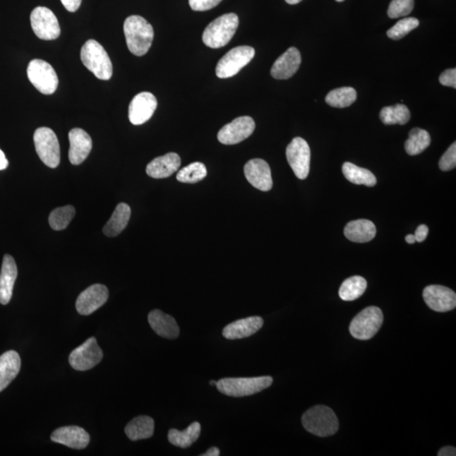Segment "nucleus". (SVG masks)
<instances>
[{
    "label": "nucleus",
    "instance_id": "1",
    "mask_svg": "<svg viewBox=\"0 0 456 456\" xmlns=\"http://www.w3.org/2000/svg\"><path fill=\"white\" fill-rule=\"evenodd\" d=\"M124 32L128 50L136 56H143L152 47L154 40L152 25L140 16H131L124 21Z\"/></svg>",
    "mask_w": 456,
    "mask_h": 456
},
{
    "label": "nucleus",
    "instance_id": "2",
    "mask_svg": "<svg viewBox=\"0 0 456 456\" xmlns=\"http://www.w3.org/2000/svg\"><path fill=\"white\" fill-rule=\"evenodd\" d=\"M302 424L308 432L318 437L332 436L339 429L337 415L331 408L326 406L311 408L303 415Z\"/></svg>",
    "mask_w": 456,
    "mask_h": 456
},
{
    "label": "nucleus",
    "instance_id": "3",
    "mask_svg": "<svg viewBox=\"0 0 456 456\" xmlns=\"http://www.w3.org/2000/svg\"><path fill=\"white\" fill-rule=\"evenodd\" d=\"M270 376L253 378H226L217 381V387L222 394L232 397H244L255 395L272 385Z\"/></svg>",
    "mask_w": 456,
    "mask_h": 456
},
{
    "label": "nucleus",
    "instance_id": "4",
    "mask_svg": "<svg viewBox=\"0 0 456 456\" xmlns=\"http://www.w3.org/2000/svg\"><path fill=\"white\" fill-rule=\"evenodd\" d=\"M239 24V16L234 13L218 17L206 27L202 40L210 49H220L234 37Z\"/></svg>",
    "mask_w": 456,
    "mask_h": 456
},
{
    "label": "nucleus",
    "instance_id": "5",
    "mask_svg": "<svg viewBox=\"0 0 456 456\" xmlns=\"http://www.w3.org/2000/svg\"><path fill=\"white\" fill-rule=\"evenodd\" d=\"M84 66L99 80H109L113 76V64L107 51L98 42L88 40L80 51Z\"/></svg>",
    "mask_w": 456,
    "mask_h": 456
},
{
    "label": "nucleus",
    "instance_id": "6",
    "mask_svg": "<svg viewBox=\"0 0 456 456\" xmlns=\"http://www.w3.org/2000/svg\"><path fill=\"white\" fill-rule=\"evenodd\" d=\"M384 321L381 309L378 307H368L361 311L351 322L350 333L355 339L366 341L371 339L380 329Z\"/></svg>",
    "mask_w": 456,
    "mask_h": 456
},
{
    "label": "nucleus",
    "instance_id": "7",
    "mask_svg": "<svg viewBox=\"0 0 456 456\" xmlns=\"http://www.w3.org/2000/svg\"><path fill=\"white\" fill-rule=\"evenodd\" d=\"M255 55L256 51L252 47H234L219 60L216 68L217 76L218 78L227 79L236 76L244 67L251 63Z\"/></svg>",
    "mask_w": 456,
    "mask_h": 456
},
{
    "label": "nucleus",
    "instance_id": "8",
    "mask_svg": "<svg viewBox=\"0 0 456 456\" xmlns=\"http://www.w3.org/2000/svg\"><path fill=\"white\" fill-rule=\"evenodd\" d=\"M33 140L41 161L51 169H56L60 162V148L55 133L49 128L42 127L34 133Z\"/></svg>",
    "mask_w": 456,
    "mask_h": 456
},
{
    "label": "nucleus",
    "instance_id": "9",
    "mask_svg": "<svg viewBox=\"0 0 456 456\" xmlns=\"http://www.w3.org/2000/svg\"><path fill=\"white\" fill-rule=\"evenodd\" d=\"M28 76L34 87L42 94H53L58 88V76L51 64L44 60H32L28 64Z\"/></svg>",
    "mask_w": 456,
    "mask_h": 456
},
{
    "label": "nucleus",
    "instance_id": "10",
    "mask_svg": "<svg viewBox=\"0 0 456 456\" xmlns=\"http://www.w3.org/2000/svg\"><path fill=\"white\" fill-rule=\"evenodd\" d=\"M287 159L296 177L307 179L311 169V148L303 138L296 137L287 148Z\"/></svg>",
    "mask_w": 456,
    "mask_h": 456
},
{
    "label": "nucleus",
    "instance_id": "11",
    "mask_svg": "<svg viewBox=\"0 0 456 456\" xmlns=\"http://www.w3.org/2000/svg\"><path fill=\"white\" fill-rule=\"evenodd\" d=\"M31 24L34 33L42 40H55L60 36L59 20L54 12L46 7H37L31 14Z\"/></svg>",
    "mask_w": 456,
    "mask_h": 456
},
{
    "label": "nucleus",
    "instance_id": "12",
    "mask_svg": "<svg viewBox=\"0 0 456 456\" xmlns=\"http://www.w3.org/2000/svg\"><path fill=\"white\" fill-rule=\"evenodd\" d=\"M102 359L103 352L98 346L97 339L91 337L71 352L68 362L73 368L87 371L100 363Z\"/></svg>",
    "mask_w": 456,
    "mask_h": 456
},
{
    "label": "nucleus",
    "instance_id": "13",
    "mask_svg": "<svg viewBox=\"0 0 456 456\" xmlns=\"http://www.w3.org/2000/svg\"><path fill=\"white\" fill-rule=\"evenodd\" d=\"M256 130V123L248 116L236 118L222 128L217 139L223 145H236L251 136Z\"/></svg>",
    "mask_w": 456,
    "mask_h": 456
},
{
    "label": "nucleus",
    "instance_id": "14",
    "mask_svg": "<svg viewBox=\"0 0 456 456\" xmlns=\"http://www.w3.org/2000/svg\"><path fill=\"white\" fill-rule=\"evenodd\" d=\"M109 292L102 284H95L81 292L76 300V309L81 316L92 315L104 305L109 299Z\"/></svg>",
    "mask_w": 456,
    "mask_h": 456
},
{
    "label": "nucleus",
    "instance_id": "15",
    "mask_svg": "<svg viewBox=\"0 0 456 456\" xmlns=\"http://www.w3.org/2000/svg\"><path fill=\"white\" fill-rule=\"evenodd\" d=\"M424 299L432 311L440 313L453 311L456 307V294L450 288L440 285L425 287Z\"/></svg>",
    "mask_w": 456,
    "mask_h": 456
},
{
    "label": "nucleus",
    "instance_id": "16",
    "mask_svg": "<svg viewBox=\"0 0 456 456\" xmlns=\"http://www.w3.org/2000/svg\"><path fill=\"white\" fill-rule=\"evenodd\" d=\"M157 107V100L152 93L140 92L132 99L128 107V119L134 126H140L152 117Z\"/></svg>",
    "mask_w": 456,
    "mask_h": 456
},
{
    "label": "nucleus",
    "instance_id": "17",
    "mask_svg": "<svg viewBox=\"0 0 456 456\" xmlns=\"http://www.w3.org/2000/svg\"><path fill=\"white\" fill-rule=\"evenodd\" d=\"M244 175L252 186L261 191L272 188V171L268 162L262 159H252L244 166Z\"/></svg>",
    "mask_w": 456,
    "mask_h": 456
},
{
    "label": "nucleus",
    "instance_id": "18",
    "mask_svg": "<svg viewBox=\"0 0 456 456\" xmlns=\"http://www.w3.org/2000/svg\"><path fill=\"white\" fill-rule=\"evenodd\" d=\"M51 440L68 448L83 450L89 445L90 436L84 428L78 426H67L54 430L51 434Z\"/></svg>",
    "mask_w": 456,
    "mask_h": 456
},
{
    "label": "nucleus",
    "instance_id": "19",
    "mask_svg": "<svg viewBox=\"0 0 456 456\" xmlns=\"http://www.w3.org/2000/svg\"><path fill=\"white\" fill-rule=\"evenodd\" d=\"M70 150L68 159L73 165H80L89 156L92 149V140L83 128H75L68 133Z\"/></svg>",
    "mask_w": 456,
    "mask_h": 456
},
{
    "label": "nucleus",
    "instance_id": "20",
    "mask_svg": "<svg viewBox=\"0 0 456 456\" xmlns=\"http://www.w3.org/2000/svg\"><path fill=\"white\" fill-rule=\"evenodd\" d=\"M302 58L299 49L290 47L275 60L270 75L277 80H287L299 71Z\"/></svg>",
    "mask_w": 456,
    "mask_h": 456
},
{
    "label": "nucleus",
    "instance_id": "21",
    "mask_svg": "<svg viewBox=\"0 0 456 456\" xmlns=\"http://www.w3.org/2000/svg\"><path fill=\"white\" fill-rule=\"evenodd\" d=\"M181 166V159L177 153L170 152L153 159L146 167V174L153 179H166L173 175Z\"/></svg>",
    "mask_w": 456,
    "mask_h": 456
},
{
    "label": "nucleus",
    "instance_id": "22",
    "mask_svg": "<svg viewBox=\"0 0 456 456\" xmlns=\"http://www.w3.org/2000/svg\"><path fill=\"white\" fill-rule=\"evenodd\" d=\"M17 275L18 270L14 258L10 255L4 256L0 272V304L6 305L10 303Z\"/></svg>",
    "mask_w": 456,
    "mask_h": 456
},
{
    "label": "nucleus",
    "instance_id": "23",
    "mask_svg": "<svg viewBox=\"0 0 456 456\" xmlns=\"http://www.w3.org/2000/svg\"><path fill=\"white\" fill-rule=\"evenodd\" d=\"M264 325L261 317L253 316L245 318L231 323L223 329L222 335L226 339H243L255 335Z\"/></svg>",
    "mask_w": 456,
    "mask_h": 456
},
{
    "label": "nucleus",
    "instance_id": "24",
    "mask_svg": "<svg viewBox=\"0 0 456 456\" xmlns=\"http://www.w3.org/2000/svg\"><path fill=\"white\" fill-rule=\"evenodd\" d=\"M148 321L155 332L160 337L167 339L179 337V327L174 317L155 309L149 313Z\"/></svg>",
    "mask_w": 456,
    "mask_h": 456
},
{
    "label": "nucleus",
    "instance_id": "25",
    "mask_svg": "<svg viewBox=\"0 0 456 456\" xmlns=\"http://www.w3.org/2000/svg\"><path fill=\"white\" fill-rule=\"evenodd\" d=\"M21 361L15 351H8L0 356V392L6 389L20 372Z\"/></svg>",
    "mask_w": 456,
    "mask_h": 456
},
{
    "label": "nucleus",
    "instance_id": "26",
    "mask_svg": "<svg viewBox=\"0 0 456 456\" xmlns=\"http://www.w3.org/2000/svg\"><path fill=\"white\" fill-rule=\"evenodd\" d=\"M344 234L352 242L368 243L376 236V227L371 221L365 219L352 221L344 228Z\"/></svg>",
    "mask_w": 456,
    "mask_h": 456
},
{
    "label": "nucleus",
    "instance_id": "27",
    "mask_svg": "<svg viewBox=\"0 0 456 456\" xmlns=\"http://www.w3.org/2000/svg\"><path fill=\"white\" fill-rule=\"evenodd\" d=\"M131 216L130 205L120 203L115 208L111 218L103 227V234L109 238L118 236L126 229Z\"/></svg>",
    "mask_w": 456,
    "mask_h": 456
},
{
    "label": "nucleus",
    "instance_id": "28",
    "mask_svg": "<svg viewBox=\"0 0 456 456\" xmlns=\"http://www.w3.org/2000/svg\"><path fill=\"white\" fill-rule=\"evenodd\" d=\"M154 428L155 424L152 417L140 416L131 420L124 431L131 440L137 441L152 437Z\"/></svg>",
    "mask_w": 456,
    "mask_h": 456
},
{
    "label": "nucleus",
    "instance_id": "29",
    "mask_svg": "<svg viewBox=\"0 0 456 456\" xmlns=\"http://www.w3.org/2000/svg\"><path fill=\"white\" fill-rule=\"evenodd\" d=\"M201 432V426L198 421H195L188 427L179 431L178 429H170L169 432V440L172 445L180 447V448H188L193 443L199 438Z\"/></svg>",
    "mask_w": 456,
    "mask_h": 456
},
{
    "label": "nucleus",
    "instance_id": "30",
    "mask_svg": "<svg viewBox=\"0 0 456 456\" xmlns=\"http://www.w3.org/2000/svg\"><path fill=\"white\" fill-rule=\"evenodd\" d=\"M342 172L348 181L352 184H364L368 187H373L377 184L376 177L372 172L356 166L354 163H344Z\"/></svg>",
    "mask_w": 456,
    "mask_h": 456
},
{
    "label": "nucleus",
    "instance_id": "31",
    "mask_svg": "<svg viewBox=\"0 0 456 456\" xmlns=\"http://www.w3.org/2000/svg\"><path fill=\"white\" fill-rule=\"evenodd\" d=\"M367 289V281L359 275H355L344 281L339 290V296L344 301H354L363 296Z\"/></svg>",
    "mask_w": 456,
    "mask_h": 456
},
{
    "label": "nucleus",
    "instance_id": "32",
    "mask_svg": "<svg viewBox=\"0 0 456 456\" xmlns=\"http://www.w3.org/2000/svg\"><path fill=\"white\" fill-rule=\"evenodd\" d=\"M430 143H431V137L428 131L420 128H412L406 141L405 150L410 156H416L424 152Z\"/></svg>",
    "mask_w": 456,
    "mask_h": 456
},
{
    "label": "nucleus",
    "instance_id": "33",
    "mask_svg": "<svg viewBox=\"0 0 456 456\" xmlns=\"http://www.w3.org/2000/svg\"><path fill=\"white\" fill-rule=\"evenodd\" d=\"M380 117L381 121L387 126H393V124L404 126L409 121L411 114L406 105L397 104L385 107L380 112Z\"/></svg>",
    "mask_w": 456,
    "mask_h": 456
},
{
    "label": "nucleus",
    "instance_id": "34",
    "mask_svg": "<svg viewBox=\"0 0 456 456\" xmlns=\"http://www.w3.org/2000/svg\"><path fill=\"white\" fill-rule=\"evenodd\" d=\"M356 100V92L352 88H341L332 90L327 95L325 102L330 107L344 109Z\"/></svg>",
    "mask_w": 456,
    "mask_h": 456
},
{
    "label": "nucleus",
    "instance_id": "35",
    "mask_svg": "<svg viewBox=\"0 0 456 456\" xmlns=\"http://www.w3.org/2000/svg\"><path fill=\"white\" fill-rule=\"evenodd\" d=\"M76 216L74 206L66 205L63 208H56L51 212L49 222V225L55 231H62L70 225Z\"/></svg>",
    "mask_w": 456,
    "mask_h": 456
},
{
    "label": "nucleus",
    "instance_id": "36",
    "mask_svg": "<svg viewBox=\"0 0 456 456\" xmlns=\"http://www.w3.org/2000/svg\"><path fill=\"white\" fill-rule=\"evenodd\" d=\"M208 175V169L202 162H193L180 170L177 174L178 181L184 184H196L202 181Z\"/></svg>",
    "mask_w": 456,
    "mask_h": 456
},
{
    "label": "nucleus",
    "instance_id": "37",
    "mask_svg": "<svg viewBox=\"0 0 456 456\" xmlns=\"http://www.w3.org/2000/svg\"><path fill=\"white\" fill-rule=\"evenodd\" d=\"M419 20L414 18V17H408V18H404L399 20L393 28H391L389 31L387 32V36H388L390 40H400L407 35L408 33L411 32L412 30L419 27Z\"/></svg>",
    "mask_w": 456,
    "mask_h": 456
},
{
    "label": "nucleus",
    "instance_id": "38",
    "mask_svg": "<svg viewBox=\"0 0 456 456\" xmlns=\"http://www.w3.org/2000/svg\"><path fill=\"white\" fill-rule=\"evenodd\" d=\"M414 8V0H392L388 8V16L391 19L407 16L411 14Z\"/></svg>",
    "mask_w": 456,
    "mask_h": 456
},
{
    "label": "nucleus",
    "instance_id": "39",
    "mask_svg": "<svg viewBox=\"0 0 456 456\" xmlns=\"http://www.w3.org/2000/svg\"><path fill=\"white\" fill-rule=\"evenodd\" d=\"M440 169L444 172H448L455 169L456 166V143L454 142L443 155L440 162H438Z\"/></svg>",
    "mask_w": 456,
    "mask_h": 456
},
{
    "label": "nucleus",
    "instance_id": "40",
    "mask_svg": "<svg viewBox=\"0 0 456 456\" xmlns=\"http://www.w3.org/2000/svg\"><path fill=\"white\" fill-rule=\"evenodd\" d=\"M222 0H188L189 6L195 11H206L218 6Z\"/></svg>",
    "mask_w": 456,
    "mask_h": 456
},
{
    "label": "nucleus",
    "instance_id": "41",
    "mask_svg": "<svg viewBox=\"0 0 456 456\" xmlns=\"http://www.w3.org/2000/svg\"><path fill=\"white\" fill-rule=\"evenodd\" d=\"M440 83L445 87L456 88V70L450 68L442 73L440 76Z\"/></svg>",
    "mask_w": 456,
    "mask_h": 456
},
{
    "label": "nucleus",
    "instance_id": "42",
    "mask_svg": "<svg viewBox=\"0 0 456 456\" xmlns=\"http://www.w3.org/2000/svg\"><path fill=\"white\" fill-rule=\"evenodd\" d=\"M428 234V227L426 225H420L416 228L415 232V239L416 242H424V241L427 239Z\"/></svg>",
    "mask_w": 456,
    "mask_h": 456
},
{
    "label": "nucleus",
    "instance_id": "43",
    "mask_svg": "<svg viewBox=\"0 0 456 456\" xmlns=\"http://www.w3.org/2000/svg\"><path fill=\"white\" fill-rule=\"evenodd\" d=\"M83 0H61L63 6L68 11L76 12L78 11Z\"/></svg>",
    "mask_w": 456,
    "mask_h": 456
},
{
    "label": "nucleus",
    "instance_id": "44",
    "mask_svg": "<svg viewBox=\"0 0 456 456\" xmlns=\"http://www.w3.org/2000/svg\"><path fill=\"white\" fill-rule=\"evenodd\" d=\"M438 456H455L456 450L452 446H446L442 448L438 453Z\"/></svg>",
    "mask_w": 456,
    "mask_h": 456
},
{
    "label": "nucleus",
    "instance_id": "45",
    "mask_svg": "<svg viewBox=\"0 0 456 456\" xmlns=\"http://www.w3.org/2000/svg\"><path fill=\"white\" fill-rule=\"evenodd\" d=\"M8 165V162L6 157V155L0 150V170H4L7 169Z\"/></svg>",
    "mask_w": 456,
    "mask_h": 456
},
{
    "label": "nucleus",
    "instance_id": "46",
    "mask_svg": "<svg viewBox=\"0 0 456 456\" xmlns=\"http://www.w3.org/2000/svg\"><path fill=\"white\" fill-rule=\"evenodd\" d=\"M219 455H220V450L217 447H212V448L206 451L202 456H218Z\"/></svg>",
    "mask_w": 456,
    "mask_h": 456
},
{
    "label": "nucleus",
    "instance_id": "47",
    "mask_svg": "<svg viewBox=\"0 0 456 456\" xmlns=\"http://www.w3.org/2000/svg\"><path fill=\"white\" fill-rule=\"evenodd\" d=\"M406 242L409 244H413L416 243L415 236L412 234H408L406 236Z\"/></svg>",
    "mask_w": 456,
    "mask_h": 456
},
{
    "label": "nucleus",
    "instance_id": "48",
    "mask_svg": "<svg viewBox=\"0 0 456 456\" xmlns=\"http://www.w3.org/2000/svg\"><path fill=\"white\" fill-rule=\"evenodd\" d=\"M285 1L289 4H296L302 1V0H285Z\"/></svg>",
    "mask_w": 456,
    "mask_h": 456
},
{
    "label": "nucleus",
    "instance_id": "49",
    "mask_svg": "<svg viewBox=\"0 0 456 456\" xmlns=\"http://www.w3.org/2000/svg\"><path fill=\"white\" fill-rule=\"evenodd\" d=\"M217 381L210 380V385H212V386H214V385H217Z\"/></svg>",
    "mask_w": 456,
    "mask_h": 456
},
{
    "label": "nucleus",
    "instance_id": "50",
    "mask_svg": "<svg viewBox=\"0 0 456 456\" xmlns=\"http://www.w3.org/2000/svg\"><path fill=\"white\" fill-rule=\"evenodd\" d=\"M335 1H337V2H342V1H344V0H335Z\"/></svg>",
    "mask_w": 456,
    "mask_h": 456
}]
</instances>
